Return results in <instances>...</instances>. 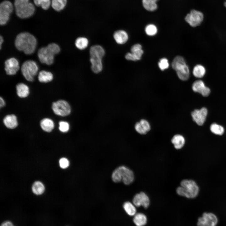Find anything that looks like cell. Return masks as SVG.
<instances>
[{
  "instance_id": "obj_24",
  "label": "cell",
  "mask_w": 226,
  "mask_h": 226,
  "mask_svg": "<svg viewBox=\"0 0 226 226\" xmlns=\"http://www.w3.org/2000/svg\"><path fill=\"white\" fill-rule=\"evenodd\" d=\"M41 128L47 132H51L54 128V124L53 121L48 118L42 119L40 122Z\"/></svg>"
},
{
  "instance_id": "obj_11",
  "label": "cell",
  "mask_w": 226,
  "mask_h": 226,
  "mask_svg": "<svg viewBox=\"0 0 226 226\" xmlns=\"http://www.w3.org/2000/svg\"><path fill=\"white\" fill-rule=\"evenodd\" d=\"M218 219L216 215L212 213H204L198 218L197 226H216Z\"/></svg>"
},
{
  "instance_id": "obj_3",
  "label": "cell",
  "mask_w": 226,
  "mask_h": 226,
  "mask_svg": "<svg viewBox=\"0 0 226 226\" xmlns=\"http://www.w3.org/2000/svg\"><path fill=\"white\" fill-rule=\"evenodd\" d=\"M180 186L177 187L176 192L179 195L187 198H193L195 197L199 191V187L193 180L185 179L180 182Z\"/></svg>"
},
{
  "instance_id": "obj_29",
  "label": "cell",
  "mask_w": 226,
  "mask_h": 226,
  "mask_svg": "<svg viewBox=\"0 0 226 226\" xmlns=\"http://www.w3.org/2000/svg\"><path fill=\"white\" fill-rule=\"evenodd\" d=\"M158 0H142L144 8L147 10L153 11L157 8L156 2Z\"/></svg>"
},
{
  "instance_id": "obj_17",
  "label": "cell",
  "mask_w": 226,
  "mask_h": 226,
  "mask_svg": "<svg viewBox=\"0 0 226 226\" xmlns=\"http://www.w3.org/2000/svg\"><path fill=\"white\" fill-rule=\"evenodd\" d=\"M135 129L138 133L141 134H145L150 130L151 126L148 121L142 119L136 123Z\"/></svg>"
},
{
  "instance_id": "obj_5",
  "label": "cell",
  "mask_w": 226,
  "mask_h": 226,
  "mask_svg": "<svg viewBox=\"0 0 226 226\" xmlns=\"http://www.w3.org/2000/svg\"><path fill=\"white\" fill-rule=\"evenodd\" d=\"M14 5L17 15L21 19L31 17L35 11V6L29 0H15Z\"/></svg>"
},
{
  "instance_id": "obj_36",
  "label": "cell",
  "mask_w": 226,
  "mask_h": 226,
  "mask_svg": "<svg viewBox=\"0 0 226 226\" xmlns=\"http://www.w3.org/2000/svg\"><path fill=\"white\" fill-rule=\"evenodd\" d=\"M158 66L159 68L162 71L168 68L169 66L168 60L164 58H161L158 62Z\"/></svg>"
},
{
  "instance_id": "obj_14",
  "label": "cell",
  "mask_w": 226,
  "mask_h": 226,
  "mask_svg": "<svg viewBox=\"0 0 226 226\" xmlns=\"http://www.w3.org/2000/svg\"><path fill=\"white\" fill-rule=\"evenodd\" d=\"M5 69L7 74L13 75L16 74L19 68V62L14 58H11L5 62Z\"/></svg>"
},
{
  "instance_id": "obj_19",
  "label": "cell",
  "mask_w": 226,
  "mask_h": 226,
  "mask_svg": "<svg viewBox=\"0 0 226 226\" xmlns=\"http://www.w3.org/2000/svg\"><path fill=\"white\" fill-rule=\"evenodd\" d=\"M113 37L116 42L119 44L126 43L128 39L127 33L123 30L116 31L113 34Z\"/></svg>"
},
{
  "instance_id": "obj_18",
  "label": "cell",
  "mask_w": 226,
  "mask_h": 226,
  "mask_svg": "<svg viewBox=\"0 0 226 226\" xmlns=\"http://www.w3.org/2000/svg\"><path fill=\"white\" fill-rule=\"evenodd\" d=\"M89 53L91 58L102 59L105 54V51L101 46L95 45L90 47Z\"/></svg>"
},
{
  "instance_id": "obj_26",
  "label": "cell",
  "mask_w": 226,
  "mask_h": 226,
  "mask_svg": "<svg viewBox=\"0 0 226 226\" xmlns=\"http://www.w3.org/2000/svg\"><path fill=\"white\" fill-rule=\"evenodd\" d=\"M133 221L137 226H144L147 223V218L144 214L138 213L134 215Z\"/></svg>"
},
{
  "instance_id": "obj_30",
  "label": "cell",
  "mask_w": 226,
  "mask_h": 226,
  "mask_svg": "<svg viewBox=\"0 0 226 226\" xmlns=\"http://www.w3.org/2000/svg\"><path fill=\"white\" fill-rule=\"evenodd\" d=\"M89 40L84 37H79L75 40V45L78 49L83 50L85 49L88 46Z\"/></svg>"
},
{
  "instance_id": "obj_4",
  "label": "cell",
  "mask_w": 226,
  "mask_h": 226,
  "mask_svg": "<svg viewBox=\"0 0 226 226\" xmlns=\"http://www.w3.org/2000/svg\"><path fill=\"white\" fill-rule=\"evenodd\" d=\"M112 180L117 183L122 181L123 183L128 185L133 181L134 174L130 169L124 166H120L116 169L112 173Z\"/></svg>"
},
{
  "instance_id": "obj_40",
  "label": "cell",
  "mask_w": 226,
  "mask_h": 226,
  "mask_svg": "<svg viewBox=\"0 0 226 226\" xmlns=\"http://www.w3.org/2000/svg\"><path fill=\"white\" fill-rule=\"evenodd\" d=\"M0 106L1 108L5 106V102L3 99L1 97L0 98Z\"/></svg>"
},
{
  "instance_id": "obj_8",
  "label": "cell",
  "mask_w": 226,
  "mask_h": 226,
  "mask_svg": "<svg viewBox=\"0 0 226 226\" xmlns=\"http://www.w3.org/2000/svg\"><path fill=\"white\" fill-rule=\"evenodd\" d=\"M13 6L9 1L5 0L0 5V24H5L8 21L10 14L13 11Z\"/></svg>"
},
{
  "instance_id": "obj_25",
  "label": "cell",
  "mask_w": 226,
  "mask_h": 226,
  "mask_svg": "<svg viewBox=\"0 0 226 226\" xmlns=\"http://www.w3.org/2000/svg\"><path fill=\"white\" fill-rule=\"evenodd\" d=\"M53 78V75L49 72L45 70L40 71L38 74V79L42 83H47L51 81Z\"/></svg>"
},
{
  "instance_id": "obj_20",
  "label": "cell",
  "mask_w": 226,
  "mask_h": 226,
  "mask_svg": "<svg viewBox=\"0 0 226 226\" xmlns=\"http://www.w3.org/2000/svg\"><path fill=\"white\" fill-rule=\"evenodd\" d=\"M3 122L5 126L9 129H14L18 125L17 117L13 114L6 116L3 119Z\"/></svg>"
},
{
  "instance_id": "obj_27",
  "label": "cell",
  "mask_w": 226,
  "mask_h": 226,
  "mask_svg": "<svg viewBox=\"0 0 226 226\" xmlns=\"http://www.w3.org/2000/svg\"><path fill=\"white\" fill-rule=\"evenodd\" d=\"M67 0H51V5L55 10L60 11L63 10L66 7Z\"/></svg>"
},
{
  "instance_id": "obj_38",
  "label": "cell",
  "mask_w": 226,
  "mask_h": 226,
  "mask_svg": "<svg viewBox=\"0 0 226 226\" xmlns=\"http://www.w3.org/2000/svg\"><path fill=\"white\" fill-rule=\"evenodd\" d=\"M59 164L61 168L66 169L69 166V162L67 159L65 158H62L60 159Z\"/></svg>"
},
{
  "instance_id": "obj_31",
  "label": "cell",
  "mask_w": 226,
  "mask_h": 226,
  "mask_svg": "<svg viewBox=\"0 0 226 226\" xmlns=\"http://www.w3.org/2000/svg\"><path fill=\"white\" fill-rule=\"evenodd\" d=\"M45 187L43 184L40 181H36L34 183L32 186L33 193L36 195L42 194L45 191Z\"/></svg>"
},
{
  "instance_id": "obj_15",
  "label": "cell",
  "mask_w": 226,
  "mask_h": 226,
  "mask_svg": "<svg viewBox=\"0 0 226 226\" xmlns=\"http://www.w3.org/2000/svg\"><path fill=\"white\" fill-rule=\"evenodd\" d=\"M133 204L136 207L143 206L147 208L150 204L148 196L144 192H141L135 195L133 199Z\"/></svg>"
},
{
  "instance_id": "obj_21",
  "label": "cell",
  "mask_w": 226,
  "mask_h": 226,
  "mask_svg": "<svg viewBox=\"0 0 226 226\" xmlns=\"http://www.w3.org/2000/svg\"><path fill=\"white\" fill-rule=\"evenodd\" d=\"M102 59L90 58V61L91 64V68L95 73L101 72L103 69Z\"/></svg>"
},
{
  "instance_id": "obj_37",
  "label": "cell",
  "mask_w": 226,
  "mask_h": 226,
  "mask_svg": "<svg viewBox=\"0 0 226 226\" xmlns=\"http://www.w3.org/2000/svg\"><path fill=\"white\" fill-rule=\"evenodd\" d=\"M59 129L60 131L63 132H67L69 129V124L67 122L61 121L59 122Z\"/></svg>"
},
{
  "instance_id": "obj_23",
  "label": "cell",
  "mask_w": 226,
  "mask_h": 226,
  "mask_svg": "<svg viewBox=\"0 0 226 226\" xmlns=\"http://www.w3.org/2000/svg\"><path fill=\"white\" fill-rule=\"evenodd\" d=\"M17 93L20 98L27 97L29 94V89L28 86L23 83H18L16 86Z\"/></svg>"
},
{
  "instance_id": "obj_43",
  "label": "cell",
  "mask_w": 226,
  "mask_h": 226,
  "mask_svg": "<svg viewBox=\"0 0 226 226\" xmlns=\"http://www.w3.org/2000/svg\"><path fill=\"white\" fill-rule=\"evenodd\" d=\"M13 226H15V225H13Z\"/></svg>"
},
{
  "instance_id": "obj_12",
  "label": "cell",
  "mask_w": 226,
  "mask_h": 226,
  "mask_svg": "<svg viewBox=\"0 0 226 226\" xmlns=\"http://www.w3.org/2000/svg\"><path fill=\"white\" fill-rule=\"evenodd\" d=\"M131 52H128L125 55V58L128 60L136 61L140 59L143 53L141 45L137 44L132 46L131 49Z\"/></svg>"
},
{
  "instance_id": "obj_22",
  "label": "cell",
  "mask_w": 226,
  "mask_h": 226,
  "mask_svg": "<svg viewBox=\"0 0 226 226\" xmlns=\"http://www.w3.org/2000/svg\"><path fill=\"white\" fill-rule=\"evenodd\" d=\"M171 141L175 148L179 149L181 148L184 146L185 140L182 135L177 134L173 136Z\"/></svg>"
},
{
  "instance_id": "obj_42",
  "label": "cell",
  "mask_w": 226,
  "mask_h": 226,
  "mask_svg": "<svg viewBox=\"0 0 226 226\" xmlns=\"http://www.w3.org/2000/svg\"><path fill=\"white\" fill-rule=\"evenodd\" d=\"M225 1H226L224 3V5L226 7V0Z\"/></svg>"
},
{
  "instance_id": "obj_2",
  "label": "cell",
  "mask_w": 226,
  "mask_h": 226,
  "mask_svg": "<svg viewBox=\"0 0 226 226\" xmlns=\"http://www.w3.org/2000/svg\"><path fill=\"white\" fill-rule=\"evenodd\" d=\"M60 51V47L58 45L51 43L46 47L40 48L38 51V56L42 63L50 65L53 62L55 55L58 53Z\"/></svg>"
},
{
  "instance_id": "obj_13",
  "label": "cell",
  "mask_w": 226,
  "mask_h": 226,
  "mask_svg": "<svg viewBox=\"0 0 226 226\" xmlns=\"http://www.w3.org/2000/svg\"><path fill=\"white\" fill-rule=\"evenodd\" d=\"M207 114V110L205 107L200 110L196 109L193 111L191 115L193 120L198 125H202L205 122Z\"/></svg>"
},
{
  "instance_id": "obj_6",
  "label": "cell",
  "mask_w": 226,
  "mask_h": 226,
  "mask_svg": "<svg viewBox=\"0 0 226 226\" xmlns=\"http://www.w3.org/2000/svg\"><path fill=\"white\" fill-rule=\"evenodd\" d=\"M172 67L176 71L178 77L180 80L186 81L189 78V68L183 57L178 56L175 57L172 63Z\"/></svg>"
},
{
  "instance_id": "obj_35",
  "label": "cell",
  "mask_w": 226,
  "mask_h": 226,
  "mask_svg": "<svg viewBox=\"0 0 226 226\" xmlns=\"http://www.w3.org/2000/svg\"><path fill=\"white\" fill-rule=\"evenodd\" d=\"M146 33L149 36H153L155 35L157 32V29L154 25L149 24L145 28Z\"/></svg>"
},
{
  "instance_id": "obj_1",
  "label": "cell",
  "mask_w": 226,
  "mask_h": 226,
  "mask_svg": "<svg viewBox=\"0 0 226 226\" xmlns=\"http://www.w3.org/2000/svg\"><path fill=\"white\" fill-rule=\"evenodd\" d=\"M15 44L19 50L25 54L30 55L34 52L37 45V40L33 35L27 32L21 33L16 37Z\"/></svg>"
},
{
  "instance_id": "obj_7",
  "label": "cell",
  "mask_w": 226,
  "mask_h": 226,
  "mask_svg": "<svg viewBox=\"0 0 226 226\" xmlns=\"http://www.w3.org/2000/svg\"><path fill=\"white\" fill-rule=\"evenodd\" d=\"M38 70L36 62L32 60L25 62L21 67L22 73L25 78L28 81L32 82L36 75Z\"/></svg>"
},
{
  "instance_id": "obj_28",
  "label": "cell",
  "mask_w": 226,
  "mask_h": 226,
  "mask_svg": "<svg viewBox=\"0 0 226 226\" xmlns=\"http://www.w3.org/2000/svg\"><path fill=\"white\" fill-rule=\"evenodd\" d=\"M206 70L205 67L202 65L198 64L193 68L192 73L193 75L197 78H202L205 75Z\"/></svg>"
},
{
  "instance_id": "obj_41",
  "label": "cell",
  "mask_w": 226,
  "mask_h": 226,
  "mask_svg": "<svg viewBox=\"0 0 226 226\" xmlns=\"http://www.w3.org/2000/svg\"><path fill=\"white\" fill-rule=\"evenodd\" d=\"M3 38L1 35L0 37V49H1L2 45V43L3 42Z\"/></svg>"
},
{
  "instance_id": "obj_10",
  "label": "cell",
  "mask_w": 226,
  "mask_h": 226,
  "mask_svg": "<svg viewBox=\"0 0 226 226\" xmlns=\"http://www.w3.org/2000/svg\"><path fill=\"white\" fill-rule=\"evenodd\" d=\"M203 18V14L202 12L192 10L187 14L185 18V20L191 26L196 27L201 24Z\"/></svg>"
},
{
  "instance_id": "obj_34",
  "label": "cell",
  "mask_w": 226,
  "mask_h": 226,
  "mask_svg": "<svg viewBox=\"0 0 226 226\" xmlns=\"http://www.w3.org/2000/svg\"><path fill=\"white\" fill-rule=\"evenodd\" d=\"M35 4L37 6H40L42 9H48L51 4L50 0H34Z\"/></svg>"
},
{
  "instance_id": "obj_33",
  "label": "cell",
  "mask_w": 226,
  "mask_h": 226,
  "mask_svg": "<svg viewBox=\"0 0 226 226\" xmlns=\"http://www.w3.org/2000/svg\"><path fill=\"white\" fill-rule=\"evenodd\" d=\"M211 131L216 135H221L224 132V129L221 126L216 123L212 124L210 127Z\"/></svg>"
},
{
  "instance_id": "obj_39",
  "label": "cell",
  "mask_w": 226,
  "mask_h": 226,
  "mask_svg": "<svg viewBox=\"0 0 226 226\" xmlns=\"http://www.w3.org/2000/svg\"><path fill=\"white\" fill-rule=\"evenodd\" d=\"M13 225L11 221L9 220H6L1 223L0 226H13Z\"/></svg>"
},
{
  "instance_id": "obj_32",
  "label": "cell",
  "mask_w": 226,
  "mask_h": 226,
  "mask_svg": "<svg viewBox=\"0 0 226 226\" xmlns=\"http://www.w3.org/2000/svg\"><path fill=\"white\" fill-rule=\"evenodd\" d=\"M135 206L130 202H126L124 203L123 207L128 215L133 216L136 214V209Z\"/></svg>"
},
{
  "instance_id": "obj_9",
  "label": "cell",
  "mask_w": 226,
  "mask_h": 226,
  "mask_svg": "<svg viewBox=\"0 0 226 226\" xmlns=\"http://www.w3.org/2000/svg\"><path fill=\"white\" fill-rule=\"evenodd\" d=\"M52 108L55 114L62 116L69 115L71 112V108L66 101L59 100L52 103Z\"/></svg>"
},
{
  "instance_id": "obj_16",
  "label": "cell",
  "mask_w": 226,
  "mask_h": 226,
  "mask_svg": "<svg viewBox=\"0 0 226 226\" xmlns=\"http://www.w3.org/2000/svg\"><path fill=\"white\" fill-rule=\"evenodd\" d=\"M192 88L194 91L199 93L205 97L208 96L210 93V89L205 86L202 80L195 81L192 84Z\"/></svg>"
}]
</instances>
